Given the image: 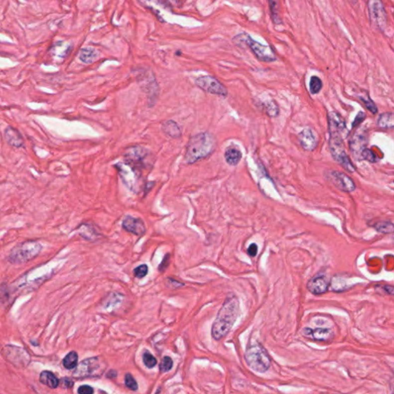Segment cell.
<instances>
[{
    "label": "cell",
    "mask_w": 394,
    "mask_h": 394,
    "mask_svg": "<svg viewBox=\"0 0 394 394\" xmlns=\"http://www.w3.org/2000/svg\"><path fill=\"white\" fill-rule=\"evenodd\" d=\"M240 313V303L237 296H229L219 310L217 318L212 326V337L221 340L228 334Z\"/></svg>",
    "instance_id": "1"
},
{
    "label": "cell",
    "mask_w": 394,
    "mask_h": 394,
    "mask_svg": "<svg viewBox=\"0 0 394 394\" xmlns=\"http://www.w3.org/2000/svg\"><path fill=\"white\" fill-rule=\"evenodd\" d=\"M216 148L214 137L208 132H201L192 137L186 146L185 160L189 164L208 156Z\"/></svg>",
    "instance_id": "2"
},
{
    "label": "cell",
    "mask_w": 394,
    "mask_h": 394,
    "mask_svg": "<svg viewBox=\"0 0 394 394\" xmlns=\"http://www.w3.org/2000/svg\"><path fill=\"white\" fill-rule=\"evenodd\" d=\"M232 41L234 44L239 47L250 48L256 57L261 61L271 63L276 60V55L270 46H265L257 42L252 39L249 34L245 32L239 34L233 38Z\"/></svg>",
    "instance_id": "3"
},
{
    "label": "cell",
    "mask_w": 394,
    "mask_h": 394,
    "mask_svg": "<svg viewBox=\"0 0 394 394\" xmlns=\"http://www.w3.org/2000/svg\"><path fill=\"white\" fill-rule=\"evenodd\" d=\"M247 365L254 371L261 374L266 372L271 366V360L267 351L259 343L248 346L245 353Z\"/></svg>",
    "instance_id": "4"
},
{
    "label": "cell",
    "mask_w": 394,
    "mask_h": 394,
    "mask_svg": "<svg viewBox=\"0 0 394 394\" xmlns=\"http://www.w3.org/2000/svg\"><path fill=\"white\" fill-rule=\"evenodd\" d=\"M107 364L104 359L99 357L86 359L80 362L73 372V378L76 379L98 378L107 369Z\"/></svg>",
    "instance_id": "5"
},
{
    "label": "cell",
    "mask_w": 394,
    "mask_h": 394,
    "mask_svg": "<svg viewBox=\"0 0 394 394\" xmlns=\"http://www.w3.org/2000/svg\"><path fill=\"white\" fill-rule=\"evenodd\" d=\"M124 161L142 173L152 164V156L143 146L134 145L125 151Z\"/></svg>",
    "instance_id": "6"
},
{
    "label": "cell",
    "mask_w": 394,
    "mask_h": 394,
    "mask_svg": "<svg viewBox=\"0 0 394 394\" xmlns=\"http://www.w3.org/2000/svg\"><path fill=\"white\" fill-rule=\"evenodd\" d=\"M42 246L36 241H25L15 246L10 251L8 260L9 262L15 264L27 263L39 254Z\"/></svg>",
    "instance_id": "7"
},
{
    "label": "cell",
    "mask_w": 394,
    "mask_h": 394,
    "mask_svg": "<svg viewBox=\"0 0 394 394\" xmlns=\"http://www.w3.org/2000/svg\"><path fill=\"white\" fill-rule=\"evenodd\" d=\"M329 147L333 159L349 173H354L355 168L344 149V139L330 137Z\"/></svg>",
    "instance_id": "8"
},
{
    "label": "cell",
    "mask_w": 394,
    "mask_h": 394,
    "mask_svg": "<svg viewBox=\"0 0 394 394\" xmlns=\"http://www.w3.org/2000/svg\"><path fill=\"white\" fill-rule=\"evenodd\" d=\"M117 167L123 183L132 191L136 192L137 189L139 188V179L141 177V173L139 171L125 161L119 162Z\"/></svg>",
    "instance_id": "9"
},
{
    "label": "cell",
    "mask_w": 394,
    "mask_h": 394,
    "mask_svg": "<svg viewBox=\"0 0 394 394\" xmlns=\"http://www.w3.org/2000/svg\"><path fill=\"white\" fill-rule=\"evenodd\" d=\"M196 85L204 91L214 95L226 97L228 94L227 88L213 76H200L196 79Z\"/></svg>",
    "instance_id": "10"
},
{
    "label": "cell",
    "mask_w": 394,
    "mask_h": 394,
    "mask_svg": "<svg viewBox=\"0 0 394 394\" xmlns=\"http://www.w3.org/2000/svg\"><path fill=\"white\" fill-rule=\"evenodd\" d=\"M328 126L330 137L344 139L347 135V127L344 118L336 112L328 114Z\"/></svg>",
    "instance_id": "11"
},
{
    "label": "cell",
    "mask_w": 394,
    "mask_h": 394,
    "mask_svg": "<svg viewBox=\"0 0 394 394\" xmlns=\"http://www.w3.org/2000/svg\"><path fill=\"white\" fill-rule=\"evenodd\" d=\"M327 176L331 183L341 191L351 193L356 190L354 180L345 173L340 171H330Z\"/></svg>",
    "instance_id": "12"
},
{
    "label": "cell",
    "mask_w": 394,
    "mask_h": 394,
    "mask_svg": "<svg viewBox=\"0 0 394 394\" xmlns=\"http://www.w3.org/2000/svg\"><path fill=\"white\" fill-rule=\"evenodd\" d=\"M367 138L364 132H357L350 139V148L356 159H362V152L366 149Z\"/></svg>",
    "instance_id": "13"
},
{
    "label": "cell",
    "mask_w": 394,
    "mask_h": 394,
    "mask_svg": "<svg viewBox=\"0 0 394 394\" xmlns=\"http://www.w3.org/2000/svg\"><path fill=\"white\" fill-rule=\"evenodd\" d=\"M123 227L127 232L131 233L134 235H144L145 233V227L143 221L141 219L135 218L132 216H127L123 221Z\"/></svg>",
    "instance_id": "14"
},
{
    "label": "cell",
    "mask_w": 394,
    "mask_h": 394,
    "mask_svg": "<svg viewBox=\"0 0 394 394\" xmlns=\"http://www.w3.org/2000/svg\"><path fill=\"white\" fill-rule=\"evenodd\" d=\"M330 281L326 276H320L313 277L307 283L308 290L313 295H321L328 290Z\"/></svg>",
    "instance_id": "15"
},
{
    "label": "cell",
    "mask_w": 394,
    "mask_h": 394,
    "mask_svg": "<svg viewBox=\"0 0 394 394\" xmlns=\"http://www.w3.org/2000/svg\"><path fill=\"white\" fill-rule=\"evenodd\" d=\"M370 14L371 19L378 24V25L382 26L385 22V13H384V7L380 0H370L369 1Z\"/></svg>",
    "instance_id": "16"
},
{
    "label": "cell",
    "mask_w": 394,
    "mask_h": 394,
    "mask_svg": "<svg viewBox=\"0 0 394 394\" xmlns=\"http://www.w3.org/2000/svg\"><path fill=\"white\" fill-rule=\"evenodd\" d=\"M299 142L302 147L307 151H313L317 145V139L310 129H304L298 135Z\"/></svg>",
    "instance_id": "17"
},
{
    "label": "cell",
    "mask_w": 394,
    "mask_h": 394,
    "mask_svg": "<svg viewBox=\"0 0 394 394\" xmlns=\"http://www.w3.org/2000/svg\"><path fill=\"white\" fill-rule=\"evenodd\" d=\"M5 141L12 147L21 148L23 146L24 139L19 131L12 127H8L4 132Z\"/></svg>",
    "instance_id": "18"
},
{
    "label": "cell",
    "mask_w": 394,
    "mask_h": 394,
    "mask_svg": "<svg viewBox=\"0 0 394 394\" xmlns=\"http://www.w3.org/2000/svg\"><path fill=\"white\" fill-rule=\"evenodd\" d=\"M302 333L304 337H312V338L317 341H327L333 337V333L329 329L317 328L311 330L310 328H305Z\"/></svg>",
    "instance_id": "19"
},
{
    "label": "cell",
    "mask_w": 394,
    "mask_h": 394,
    "mask_svg": "<svg viewBox=\"0 0 394 394\" xmlns=\"http://www.w3.org/2000/svg\"><path fill=\"white\" fill-rule=\"evenodd\" d=\"M140 82L142 83V89L145 90L149 100H155V99L158 97L159 87H158L157 83H156L153 76L148 74V76H146V78H145V82L143 80H141Z\"/></svg>",
    "instance_id": "20"
},
{
    "label": "cell",
    "mask_w": 394,
    "mask_h": 394,
    "mask_svg": "<svg viewBox=\"0 0 394 394\" xmlns=\"http://www.w3.org/2000/svg\"><path fill=\"white\" fill-rule=\"evenodd\" d=\"M162 132H164L167 136L176 139L181 136V130L176 122L173 121H168L162 124Z\"/></svg>",
    "instance_id": "21"
},
{
    "label": "cell",
    "mask_w": 394,
    "mask_h": 394,
    "mask_svg": "<svg viewBox=\"0 0 394 394\" xmlns=\"http://www.w3.org/2000/svg\"><path fill=\"white\" fill-rule=\"evenodd\" d=\"M41 384H44L51 389H55L59 385V381L56 376L49 371H42L39 377Z\"/></svg>",
    "instance_id": "22"
},
{
    "label": "cell",
    "mask_w": 394,
    "mask_h": 394,
    "mask_svg": "<svg viewBox=\"0 0 394 394\" xmlns=\"http://www.w3.org/2000/svg\"><path fill=\"white\" fill-rule=\"evenodd\" d=\"M224 156L227 163L231 166H237L242 159V153L241 151L234 148L227 149Z\"/></svg>",
    "instance_id": "23"
},
{
    "label": "cell",
    "mask_w": 394,
    "mask_h": 394,
    "mask_svg": "<svg viewBox=\"0 0 394 394\" xmlns=\"http://www.w3.org/2000/svg\"><path fill=\"white\" fill-rule=\"evenodd\" d=\"M378 126L384 129H392L394 128V114L385 113L380 116L378 119Z\"/></svg>",
    "instance_id": "24"
},
{
    "label": "cell",
    "mask_w": 394,
    "mask_h": 394,
    "mask_svg": "<svg viewBox=\"0 0 394 394\" xmlns=\"http://www.w3.org/2000/svg\"><path fill=\"white\" fill-rule=\"evenodd\" d=\"M97 52L92 48H84L80 51V59L83 63H87V64L92 63L97 59Z\"/></svg>",
    "instance_id": "25"
},
{
    "label": "cell",
    "mask_w": 394,
    "mask_h": 394,
    "mask_svg": "<svg viewBox=\"0 0 394 394\" xmlns=\"http://www.w3.org/2000/svg\"><path fill=\"white\" fill-rule=\"evenodd\" d=\"M269 5V10H270L271 16H272V22L276 25L282 23L280 16L279 13V3L278 0H267Z\"/></svg>",
    "instance_id": "26"
},
{
    "label": "cell",
    "mask_w": 394,
    "mask_h": 394,
    "mask_svg": "<svg viewBox=\"0 0 394 394\" xmlns=\"http://www.w3.org/2000/svg\"><path fill=\"white\" fill-rule=\"evenodd\" d=\"M78 364V354H76L75 351H72L70 354L63 359V367L67 370H73L77 367Z\"/></svg>",
    "instance_id": "27"
},
{
    "label": "cell",
    "mask_w": 394,
    "mask_h": 394,
    "mask_svg": "<svg viewBox=\"0 0 394 394\" xmlns=\"http://www.w3.org/2000/svg\"><path fill=\"white\" fill-rule=\"evenodd\" d=\"M374 228L382 234H391L394 231V224L388 221L378 222L374 225Z\"/></svg>",
    "instance_id": "28"
},
{
    "label": "cell",
    "mask_w": 394,
    "mask_h": 394,
    "mask_svg": "<svg viewBox=\"0 0 394 394\" xmlns=\"http://www.w3.org/2000/svg\"><path fill=\"white\" fill-rule=\"evenodd\" d=\"M80 235L83 237V238L87 239V240H93V239L95 238L97 236V233H96L95 230L93 229V227H92L91 226L88 225V224H85V225L81 226L80 227Z\"/></svg>",
    "instance_id": "29"
},
{
    "label": "cell",
    "mask_w": 394,
    "mask_h": 394,
    "mask_svg": "<svg viewBox=\"0 0 394 394\" xmlns=\"http://www.w3.org/2000/svg\"><path fill=\"white\" fill-rule=\"evenodd\" d=\"M322 87H323V83L321 80L317 76H312L310 81V90L312 94H317L320 93Z\"/></svg>",
    "instance_id": "30"
},
{
    "label": "cell",
    "mask_w": 394,
    "mask_h": 394,
    "mask_svg": "<svg viewBox=\"0 0 394 394\" xmlns=\"http://www.w3.org/2000/svg\"><path fill=\"white\" fill-rule=\"evenodd\" d=\"M264 109L266 111V114L269 117H277L279 114V108L276 105L275 101L265 102V104L263 105Z\"/></svg>",
    "instance_id": "31"
},
{
    "label": "cell",
    "mask_w": 394,
    "mask_h": 394,
    "mask_svg": "<svg viewBox=\"0 0 394 394\" xmlns=\"http://www.w3.org/2000/svg\"><path fill=\"white\" fill-rule=\"evenodd\" d=\"M142 361H143L145 367H148L149 369L153 368L157 364V360L149 351L144 353L143 356H142Z\"/></svg>",
    "instance_id": "32"
},
{
    "label": "cell",
    "mask_w": 394,
    "mask_h": 394,
    "mask_svg": "<svg viewBox=\"0 0 394 394\" xmlns=\"http://www.w3.org/2000/svg\"><path fill=\"white\" fill-rule=\"evenodd\" d=\"M173 366V360L169 357H163L159 364V371L161 373L169 372Z\"/></svg>",
    "instance_id": "33"
},
{
    "label": "cell",
    "mask_w": 394,
    "mask_h": 394,
    "mask_svg": "<svg viewBox=\"0 0 394 394\" xmlns=\"http://www.w3.org/2000/svg\"><path fill=\"white\" fill-rule=\"evenodd\" d=\"M361 100H362L363 103L365 104L366 107H367V110H369L372 114H375L378 113V108H377V106L375 105L373 100L370 98L368 96H366V97H361Z\"/></svg>",
    "instance_id": "34"
},
{
    "label": "cell",
    "mask_w": 394,
    "mask_h": 394,
    "mask_svg": "<svg viewBox=\"0 0 394 394\" xmlns=\"http://www.w3.org/2000/svg\"><path fill=\"white\" fill-rule=\"evenodd\" d=\"M125 384L127 388L131 391H135L138 390V384L131 374H127L125 376Z\"/></svg>",
    "instance_id": "35"
},
{
    "label": "cell",
    "mask_w": 394,
    "mask_h": 394,
    "mask_svg": "<svg viewBox=\"0 0 394 394\" xmlns=\"http://www.w3.org/2000/svg\"><path fill=\"white\" fill-rule=\"evenodd\" d=\"M147 273L148 266L145 264H142V265H139V266L134 269V275H135V277L139 278V279L146 276Z\"/></svg>",
    "instance_id": "36"
},
{
    "label": "cell",
    "mask_w": 394,
    "mask_h": 394,
    "mask_svg": "<svg viewBox=\"0 0 394 394\" xmlns=\"http://www.w3.org/2000/svg\"><path fill=\"white\" fill-rule=\"evenodd\" d=\"M362 159H366V160L372 162L377 161L374 154L371 150L367 149H364V152H362Z\"/></svg>",
    "instance_id": "37"
},
{
    "label": "cell",
    "mask_w": 394,
    "mask_h": 394,
    "mask_svg": "<svg viewBox=\"0 0 394 394\" xmlns=\"http://www.w3.org/2000/svg\"><path fill=\"white\" fill-rule=\"evenodd\" d=\"M78 394H92L94 393V390L88 385H83V386L80 387L78 389Z\"/></svg>",
    "instance_id": "38"
},
{
    "label": "cell",
    "mask_w": 394,
    "mask_h": 394,
    "mask_svg": "<svg viewBox=\"0 0 394 394\" xmlns=\"http://www.w3.org/2000/svg\"><path fill=\"white\" fill-rule=\"evenodd\" d=\"M258 246L256 244H252L250 246L249 248L247 249V254L251 258H254L256 255L258 254Z\"/></svg>",
    "instance_id": "39"
},
{
    "label": "cell",
    "mask_w": 394,
    "mask_h": 394,
    "mask_svg": "<svg viewBox=\"0 0 394 394\" xmlns=\"http://www.w3.org/2000/svg\"><path fill=\"white\" fill-rule=\"evenodd\" d=\"M73 382L72 381H70L69 378H63L61 380V381L59 382V385H61L62 388H64V389H67V388H71L73 387Z\"/></svg>",
    "instance_id": "40"
},
{
    "label": "cell",
    "mask_w": 394,
    "mask_h": 394,
    "mask_svg": "<svg viewBox=\"0 0 394 394\" xmlns=\"http://www.w3.org/2000/svg\"><path fill=\"white\" fill-rule=\"evenodd\" d=\"M366 118V114L363 112L359 113L358 115L357 116V117L355 118V121L353 123V127H356L359 125V124H361L363 121L365 120Z\"/></svg>",
    "instance_id": "41"
},
{
    "label": "cell",
    "mask_w": 394,
    "mask_h": 394,
    "mask_svg": "<svg viewBox=\"0 0 394 394\" xmlns=\"http://www.w3.org/2000/svg\"><path fill=\"white\" fill-rule=\"evenodd\" d=\"M169 263V254H166L165 256L164 259L162 260V263L159 266V271H164L167 268L168 265Z\"/></svg>",
    "instance_id": "42"
},
{
    "label": "cell",
    "mask_w": 394,
    "mask_h": 394,
    "mask_svg": "<svg viewBox=\"0 0 394 394\" xmlns=\"http://www.w3.org/2000/svg\"><path fill=\"white\" fill-rule=\"evenodd\" d=\"M140 3L145 4V2H147L149 0H138Z\"/></svg>",
    "instance_id": "43"
},
{
    "label": "cell",
    "mask_w": 394,
    "mask_h": 394,
    "mask_svg": "<svg viewBox=\"0 0 394 394\" xmlns=\"http://www.w3.org/2000/svg\"></svg>",
    "instance_id": "44"
}]
</instances>
